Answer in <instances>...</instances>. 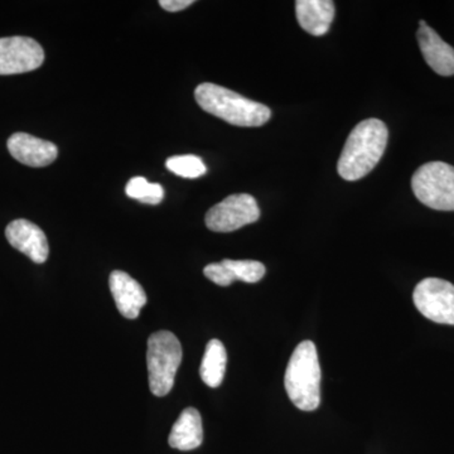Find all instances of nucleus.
I'll return each instance as SVG.
<instances>
[{
	"mask_svg": "<svg viewBox=\"0 0 454 454\" xmlns=\"http://www.w3.org/2000/svg\"><path fill=\"white\" fill-rule=\"evenodd\" d=\"M389 130L384 121L367 119L349 133L337 164L339 175L346 181L365 177L380 162L387 149Z\"/></svg>",
	"mask_w": 454,
	"mask_h": 454,
	"instance_id": "1",
	"label": "nucleus"
},
{
	"mask_svg": "<svg viewBox=\"0 0 454 454\" xmlns=\"http://www.w3.org/2000/svg\"><path fill=\"white\" fill-rule=\"evenodd\" d=\"M195 98L206 113L235 127H262L271 118L270 109L264 104L256 103L215 83L205 82L197 86Z\"/></svg>",
	"mask_w": 454,
	"mask_h": 454,
	"instance_id": "2",
	"label": "nucleus"
},
{
	"mask_svg": "<svg viewBox=\"0 0 454 454\" xmlns=\"http://www.w3.org/2000/svg\"><path fill=\"white\" fill-rule=\"evenodd\" d=\"M321 366L312 340H303L293 352L286 367V394L293 404L303 411H313L321 404Z\"/></svg>",
	"mask_w": 454,
	"mask_h": 454,
	"instance_id": "3",
	"label": "nucleus"
},
{
	"mask_svg": "<svg viewBox=\"0 0 454 454\" xmlns=\"http://www.w3.org/2000/svg\"><path fill=\"white\" fill-rule=\"evenodd\" d=\"M181 363L182 346L175 334L160 331L149 337L146 364L149 387L155 396H166L170 393Z\"/></svg>",
	"mask_w": 454,
	"mask_h": 454,
	"instance_id": "4",
	"label": "nucleus"
},
{
	"mask_svg": "<svg viewBox=\"0 0 454 454\" xmlns=\"http://www.w3.org/2000/svg\"><path fill=\"white\" fill-rule=\"evenodd\" d=\"M415 197L427 207L454 211V167L430 162L418 168L411 178Z\"/></svg>",
	"mask_w": 454,
	"mask_h": 454,
	"instance_id": "5",
	"label": "nucleus"
},
{
	"mask_svg": "<svg viewBox=\"0 0 454 454\" xmlns=\"http://www.w3.org/2000/svg\"><path fill=\"white\" fill-rule=\"evenodd\" d=\"M415 307L435 324L454 325V286L439 278H427L415 286Z\"/></svg>",
	"mask_w": 454,
	"mask_h": 454,
	"instance_id": "6",
	"label": "nucleus"
},
{
	"mask_svg": "<svg viewBox=\"0 0 454 454\" xmlns=\"http://www.w3.org/2000/svg\"><path fill=\"white\" fill-rule=\"evenodd\" d=\"M260 217L258 202L247 193L226 197L206 214V226L215 232H232L256 223Z\"/></svg>",
	"mask_w": 454,
	"mask_h": 454,
	"instance_id": "7",
	"label": "nucleus"
},
{
	"mask_svg": "<svg viewBox=\"0 0 454 454\" xmlns=\"http://www.w3.org/2000/svg\"><path fill=\"white\" fill-rule=\"evenodd\" d=\"M44 61V51L37 41L29 37L0 38V74L31 73Z\"/></svg>",
	"mask_w": 454,
	"mask_h": 454,
	"instance_id": "8",
	"label": "nucleus"
},
{
	"mask_svg": "<svg viewBox=\"0 0 454 454\" xmlns=\"http://www.w3.org/2000/svg\"><path fill=\"white\" fill-rule=\"evenodd\" d=\"M5 238L14 249L25 254L37 264H43L49 258L50 247L46 234L31 221H12L5 229Z\"/></svg>",
	"mask_w": 454,
	"mask_h": 454,
	"instance_id": "9",
	"label": "nucleus"
},
{
	"mask_svg": "<svg viewBox=\"0 0 454 454\" xmlns=\"http://www.w3.org/2000/svg\"><path fill=\"white\" fill-rule=\"evenodd\" d=\"M7 146L14 160L33 168L50 166L59 155V149L53 143L27 133L9 137Z\"/></svg>",
	"mask_w": 454,
	"mask_h": 454,
	"instance_id": "10",
	"label": "nucleus"
},
{
	"mask_svg": "<svg viewBox=\"0 0 454 454\" xmlns=\"http://www.w3.org/2000/svg\"><path fill=\"white\" fill-rule=\"evenodd\" d=\"M109 286L119 313L125 318L136 319L148 301L143 286L121 270L110 274Z\"/></svg>",
	"mask_w": 454,
	"mask_h": 454,
	"instance_id": "11",
	"label": "nucleus"
},
{
	"mask_svg": "<svg viewBox=\"0 0 454 454\" xmlns=\"http://www.w3.org/2000/svg\"><path fill=\"white\" fill-rule=\"evenodd\" d=\"M418 42L424 59L434 73L441 76L454 74V49L442 40L434 29L428 25L419 26L417 32Z\"/></svg>",
	"mask_w": 454,
	"mask_h": 454,
	"instance_id": "12",
	"label": "nucleus"
},
{
	"mask_svg": "<svg viewBox=\"0 0 454 454\" xmlns=\"http://www.w3.org/2000/svg\"><path fill=\"white\" fill-rule=\"evenodd\" d=\"M295 14L301 29L319 37L330 31L334 20V3L331 0H297Z\"/></svg>",
	"mask_w": 454,
	"mask_h": 454,
	"instance_id": "13",
	"label": "nucleus"
},
{
	"mask_svg": "<svg viewBox=\"0 0 454 454\" xmlns=\"http://www.w3.org/2000/svg\"><path fill=\"white\" fill-rule=\"evenodd\" d=\"M203 442V427L201 414L195 408H187L182 411L177 422L170 430L169 446L175 450H193L201 446Z\"/></svg>",
	"mask_w": 454,
	"mask_h": 454,
	"instance_id": "14",
	"label": "nucleus"
},
{
	"mask_svg": "<svg viewBox=\"0 0 454 454\" xmlns=\"http://www.w3.org/2000/svg\"><path fill=\"white\" fill-rule=\"evenodd\" d=\"M227 354L225 346L219 340H211L203 355L200 375L207 387H219L225 376Z\"/></svg>",
	"mask_w": 454,
	"mask_h": 454,
	"instance_id": "15",
	"label": "nucleus"
},
{
	"mask_svg": "<svg viewBox=\"0 0 454 454\" xmlns=\"http://www.w3.org/2000/svg\"><path fill=\"white\" fill-rule=\"evenodd\" d=\"M125 192L130 199L138 200L145 205H160L164 197L163 187L160 184H149L145 177L131 178Z\"/></svg>",
	"mask_w": 454,
	"mask_h": 454,
	"instance_id": "16",
	"label": "nucleus"
},
{
	"mask_svg": "<svg viewBox=\"0 0 454 454\" xmlns=\"http://www.w3.org/2000/svg\"><path fill=\"white\" fill-rule=\"evenodd\" d=\"M223 264L231 271L234 279L240 282L258 283L265 276L264 264L255 260L223 259Z\"/></svg>",
	"mask_w": 454,
	"mask_h": 454,
	"instance_id": "17",
	"label": "nucleus"
},
{
	"mask_svg": "<svg viewBox=\"0 0 454 454\" xmlns=\"http://www.w3.org/2000/svg\"><path fill=\"white\" fill-rule=\"evenodd\" d=\"M167 168L184 178H199L207 172L205 163L197 155H176L166 162Z\"/></svg>",
	"mask_w": 454,
	"mask_h": 454,
	"instance_id": "18",
	"label": "nucleus"
},
{
	"mask_svg": "<svg viewBox=\"0 0 454 454\" xmlns=\"http://www.w3.org/2000/svg\"><path fill=\"white\" fill-rule=\"evenodd\" d=\"M203 274L212 283L217 284V286H229L235 282L231 271L223 264V262L208 264L207 267L203 269Z\"/></svg>",
	"mask_w": 454,
	"mask_h": 454,
	"instance_id": "19",
	"label": "nucleus"
},
{
	"mask_svg": "<svg viewBox=\"0 0 454 454\" xmlns=\"http://www.w3.org/2000/svg\"><path fill=\"white\" fill-rule=\"evenodd\" d=\"M193 0H160V5L168 12H181L193 4Z\"/></svg>",
	"mask_w": 454,
	"mask_h": 454,
	"instance_id": "20",
	"label": "nucleus"
},
{
	"mask_svg": "<svg viewBox=\"0 0 454 454\" xmlns=\"http://www.w3.org/2000/svg\"><path fill=\"white\" fill-rule=\"evenodd\" d=\"M419 25L426 26L427 25L426 20H420Z\"/></svg>",
	"mask_w": 454,
	"mask_h": 454,
	"instance_id": "21",
	"label": "nucleus"
}]
</instances>
